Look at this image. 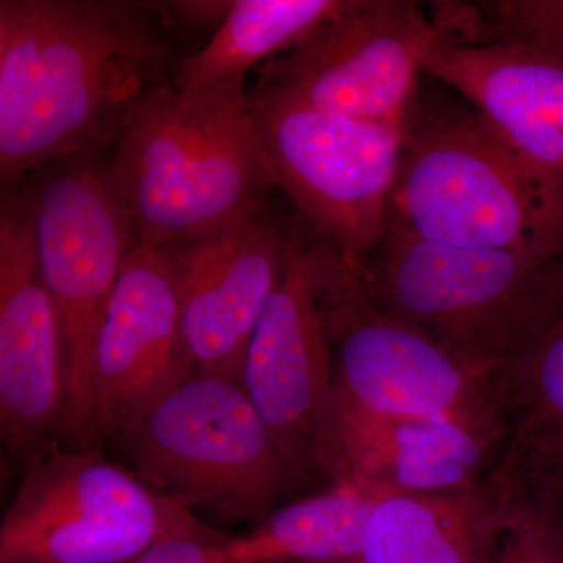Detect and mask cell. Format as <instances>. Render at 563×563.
I'll use <instances>...</instances> for the list:
<instances>
[{
    "label": "cell",
    "instance_id": "cell-14",
    "mask_svg": "<svg viewBox=\"0 0 563 563\" xmlns=\"http://www.w3.org/2000/svg\"><path fill=\"white\" fill-rule=\"evenodd\" d=\"M292 235L261 207L213 235L166 250L196 372L240 380L244 352L284 274Z\"/></svg>",
    "mask_w": 563,
    "mask_h": 563
},
{
    "label": "cell",
    "instance_id": "cell-15",
    "mask_svg": "<svg viewBox=\"0 0 563 563\" xmlns=\"http://www.w3.org/2000/svg\"><path fill=\"white\" fill-rule=\"evenodd\" d=\"M509 443L503 418L388 417L331 404V483L380 495L468 490L498 472Z\"/></svg>",
    "mask_w": 563,
    "mask_h": 563
},
{
    "label": "cell",
    "instance_id": "cell-19",
    "mask_svg": "<svg viewBox=\"0 0 563 563\" xmlns=\"http://www.w3.org/2000/svg\"><path fill=\"white\" fill-rule=\"evenodd\" d=\"M509 443L501 474L563 457V274L528 343L496 385Z\"/></svg>",
    "mask_w": 563,
    "mask_h": 563
},
{
    "label": "cell",
    "instance_id": "cell-21",
    "mask_svg": "<svg viewBox=\"0 0 563 563\" xmlns=\"http://www.w3.org/2000/svg\"><path fill=\"white\" fill-rule=\"evenodd\" d=\"M496 537L488 563H563V492L539 473L495 474Z\"/></svg>",
    "mask_w": 563,
    "mask_h": 563
},
{
    "label": "cell",
    "instance_id": "cell-9",
    "mask_svg": "<svg viewBox=\"0 0 563 563\" xmlns=\"http://www.w3.org/2000/svg\"><path fill=\"white\" fill-rule=\"evenodd\" d=\"M321 302L333 358L331 404L388 417L504 420L492 380L377 309L357 269L329 246Z\"/></svg>",
    "mask_w": 563,
    "mask_h": 563
},
{
    "label": "cell",
    "instance_id": "cell-5",
    "mask_svg": "<svg viewBox=\"0 0 563 563\" xmlns=\"http://www.w3.org/2000/svg\"><path fill=\"white\" fill-rule=\"evenodd\" d=\"M152 490L220 523H261L302 484L242 383L195 372L117 437Z\"/></svg>",
    "mask_w": 563,
    "mask_h": 563
},
{
    "label": "cell",
    "instance_id": "cell-7",
    "mask_svg": "<svg viewBox=\"0 0 563 563\" xmlns=\"http://www.w3.org/2000/svg\"><path fill=\"white\" fill-rule=\"evenodd\" d=\"M250 107L274 187L358 272L387 232L406 128L291 103Z\"/></svg>",
    "mask_w": 563,
    "mask_h": 563
},
{
    "label": "cell",
    "instance_id": "cell-3",
    "mask_svg": "<svg viewBox=\"0 0 563 563\" xmlns=\"http://www.w3.org/2000/svg\"><path fill=\"white\" fill-rule=\"evenodd\" d=\"M390 221L428 242L551 257L563 254V180L473 109L412 110Z\"/></svg>",
    "mask_w": 563,
    "mask_h": 563
},
{
    "label": "cell",
    "instance_id": "cell-20",
    "mask_svg": "<svg viewBox=\"0 0 563 563\" xmlns=\"http://www.w3.org/2000/svg\"><path fill=\"white\" fill-rule=\"evenodd\" d=\"M380 496L342 481L285 504L251 532L225 540L229 563H357Z\"/></svg>",
    "mask_w": 563,
    "mask_h": 563
},
{
    "label": "cell",
    "instance_id": "cell-10",
    "mask_svg": "<svg viewBox=\"0 0 563 563\" xmlns=\"http://www.w3.org/2000/svg\"><path fill=\"white\" fill-rule=\"evenodd\" d=\"M29 207L41 274L65 339L68 407L62 439L91 448L92 350L135 233L109 168L65 169L40 187Z\"/></svg>",
    "mask_w": 563,
    "mask_h": 563
},
{
    "label": "cell",
    "instance_id": "cell-2",
    "mask_svg": "<svg viewBox=\"0 0 563 563\" xmlns=\"http://www.w3.org/2000/svg\"><path fill=\"white\" fill-rule=\"evenodd\" d=\"M109 173L139 243L162 250L235 224L274 187L250 102L187 98L172 80L136 103Z\"/></svg>",
    "mask_w": 563,
    "mask_h": 563
},
{
    "label": "cell",
    "instance_id": "cell-22",
    "mask_svg": "<svg viewBox=\"0 0 563 563\" xmlns=\"http://www.w3.org/2000/svg\"><path fill=\"white\" fill-rule=\"evenodd\" d=\"M228 539L217 529L168 537L152 544L129 563H229L225 551Z\"/></svg>",
    "mask_w": 563,
    "mask_h": 563
},
{
    "label": "cell",
    "instance_id": "cell-13",
    "mask_svg": "<svg viewBox=\"0 0 563 563\" xmlns=\"http://www.w3.org/2000/svg\"><path fill=\"white\" fill-rule=\"evenodd\" d=\"M68 407L66 351L33 239L31 207L0 221V426L3 442L32 457L62 440Z\"/></svg>",
    "mask_w": 563,
    "mask_h": 563
},
{
    "label": "cell",
    "instance_id": "cell-6",
    "mask_svg": "<svg viewBox=\"0 0 563 563\" xmlns=\"http://www.w3.org/2000/svg\"><path fill=\"white\" fill-rule=\"evenodd\" d=\"M95 448L55 439L29 459L0 523V563H129L174 536L211 531Z\"/></svg>",
    "mask_w": 563,
    "mask_h": 563
},
{
    "label": "cell",
    "instance_id": "cell-4",
    "mask_svg": "<svg viewBox=\"0 0 563 563\" xmlns=\"http://www.w3.org/2000/svg\"><path fill=\"white\" fill-rule=\"evenodd\" d=\"M562 274L563 254L448 246L393 221L358 269L377 309L495 387L528 343Z\"/></svg>",
    "mask_w": 563,
    "mask_h": 563
},
{
    "label": "cell",
    "instance_id": "cell-23",
    "mask_svg": "<svg viewBox=\"0 0 563 563\" xmlns=\"http://www.w3.org/2000/svg\"><path fill=\"white\" fill-rule=\"evenodd\" d=\"M525 473H539L553 479L555 485L563 492V457L561 461L554 462L553 465L544 466L542 470H536V472Z\"/></svg>",
    "mask_w": 563,
    "mask_h": 563
},
{
    "label": "cell",
    "instance_id": "cell-8",
    "mask_svg": "<svg viewBox=\"0 0 563 563\" xmlns=\"http://www.w3.org/2000/svg\"><path fill=\"white\" fill-rule=\"evenodd\" d=\"M439 40L420 3L344 0L298 46L263 65L247 99L406 128Z\"/></svg>",
    "mask_w": 563,
    "mask_h": 563
},
{
    "label": "cell",
    "instance_id": "cell-1",
    "mask_svg": "<svg viewBox=\"0 0 563 563\" xmlns=\"http://www.w3.org/2000/svg\"><path fill=\"white\" fill-rule=\"evenodd\" d=\"M168 47L136 3L0 2V169L20 176L117 143Z\"/></svg>",
    "mask_w": 563,
    "mask_h": 563
},
{
    "label": "cell",
    "instance_id": "cell-17",
    "mask_svg": "<svg viewBox=\"0 0 563 563\" xmlns=\"http://www.w3.org/2000/svg\"><path fill=\"white\" fill-rule=\"evenodd\" d=\"M496 503L495 474L468 490L380 496L357 563H488Z\"/></svg>",
    "mask_w": 563,
    "mask_h": 563
},
{
    "label": "cell",
    "instance_id": "cell-11",
    "mask_svg": "<svg viewBox=\"0 0 563 563\" xmlns=\"http://www.w3.org/2000/svg\"><path fill=\"white\" fill-rule=\"evenodd\" d=\"M324 244L292 235L276 290L255 324L242 383L302 484L329 476L333 358L324 313Z\"/></svg>",
    "mask_w": 563,
    "mask_h": 563
},
{
    "label": "cell",
    "instance_id": "cell-18",
    "mask_svg": "<svg viewBox=\"0 0 563 563\" xmlns=\"http://www.w3.org/2000/svg\"><path fill=\"white\" fill-rule=\"evenodd\" d=\"M344 0H239L203 49L174 68L176 90L199 101L247 103L244 79L255 65L298 46Z\"/></svg>",
    "mask_w": 563,
    "mask_h": 563
},
{
    "label": "cell",
    "instance_id": "cell-16",
    "mask_svg": "<svg viewBox=\"0 0 563 563\" xmlns=\"http://www.w3.org/2000/svg\"><path fill=\"white\" fill-rule=\"evenodd\" d=\"M424 74L453 88L528 161L563 180V60L503 41L440 36Z\"/></svg>",
    "mask_w": 563,
    "mask_h": 563
},
{
    "label": "cell",
    "instance_id": "cell-12",
    "mask_svg": "<svg viewBox=\"0 0 563 563\" xmlns=\"http://www.w3.org/2000/svg\"><path fill=\"white\" fill-rule=\"evenodd\" d=\"M195 372L172 255L136 243L122 263L92 350L90 446L117 439Z\"/></svg>",
    "mask_w": 563,
    "mask_h": 563
}]
</instances>
